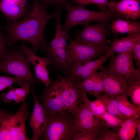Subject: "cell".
<instances>
[{
  "label": "cell",
  "mask_w": 140,
  "mask_h": 140,
  "mask_svg": "<svg viewBox=\"0 0 140 140\" xmlns=\"http://www.w3.org/2000/svg\"><path fill=\"white\" fill-rule=\"evenodd\" d=\"M140 117L126 118L117 131L119 140H132L136 134Z\"/></svg>",
  "instance_id": "cell-23"
},
{
  "label": "cell",
  "mask_w": 140,
  "mask_h": 140,
  "mask_svg": "<svg viewBox=\"0 0 140 140\" xmlns=\"http://www.w3.org/2000/svg\"><path fill=\"white\" fill-rule=\"evenodd\" d=\"M47 54L56 71H60L67 75H71L66 48H58Z\"/></svg>",
  "instance_id": "cell-22"
},
{
  "label": "cell",
  "mask_w": 140,
  "mask_h": 140,
  "mask_svg": "<svg viewBox=\"0 0 140 140\" xmlns=\"http://www.w3.org/2000/svg\"><path fill=\"white\" fill-rule=\"evenodd\" d=\"M103 75L104 91L111 96L128 97L134 81L131 79L102 65L99 69Z\"/></svg>",
  "instance_id": "cell-8"
},
{
  "label": "cell",
  "mask_w": 140,
  "mask_h": 140,
  "mask_svg": "<svg viewBox=\"0 0 140 140\" xmlns=\"http://www.w3.org/2000/svg\"><path fill=\"white\" fill-rule=\"evenodd\" d=\"M31 63L19 48H10L0 59V73L4 72L13 75L24 80L30 86L41 83L39 80L34 76L30 68Z\"/></svg>",
  "instance_id": "cell-2"
},
{
  "label": "cell",
  "mask_w": 140,
  "mask_h": 140,
  "mask_svg": "<svg viewBox=\"0 0 140 140\" xmlns=\"http://www.w3.org/2000/svg\"><path fill=\"white\" fill-rule=\"evenodd\" d=\"M27 104L22 102L13 115L5 111L0 119V140H27L25 122L30 115Z\"/></svg>",
  "instance_id": "cell-4"
},
{
  "label": "cell",
  "mask_w": 140,
  "mask_h": 140,
  "mask_svg": "<svg viewBox=\"0 0 140 140\" xmlns=\"http://www.w3.org/2000/svg\"><path fill=\"white\" fill-rule=\"evenodd\" d=\"M57 16L55 19L57 25L55 29V32L54 37L51 41L48 42V45L44 50L47 54L59 48H66L67 40L70 39L69 35L67 32L62 29L60 21V13L63 7H57Z\"/></svg>",
  "instance_id": "cell-18"
},
{
  "label": "cell",
  "mask_w": 140,
  "mask_h": 140,
  "mask_svg": "<svg viewBox=\"0 0 140 140\" xmlns=\"http://www.w3.org/2000/svg\"><path fill=\"white\" fill-rule=\"evenodd\" d=\"M104 126L101 120L86 107L81 100L77 109L73 123L75 131L91 132L98 135Z\"/></svg>",
  "instance_id": "cell-10"
},
{
  "label": "cell",
  "mask_w": 140,
  "mask_h": 140,
  "mask_svg": "<svg viewBox=\"0 0 140 140\" xmlns=\"http://www.w3.org/2000/svg\"><path fill=\"white\" fill-rule=\"evenodd\" d=\"M80 5H72L67 3L64 6L67 16L65 23L61 26L62 29L67 32L72 27L79 24L84 25L92 22H109L113 18H121L116 13L108 8L104 11H96L86 9Z\"/></svg>",
  "instance_id": "cell-3"
},
{
  "label": "cell",
  "mask_w": 140,
  "mask_h": 140,
  "mask_svg": "<svg viewBox=\"0 0 140 140\" xmlns=\"http://www.w3.org/2000/svg\"><path fill=\"white\" fill-rule=\"evenodd\" d=\"M66 47L67 61L71 68L74 65L84 64L102 55L103 52L96 48L70 39Z\"/></svg>",
  "instance_id": "cell-9"
},
{
  "label": "cell",
  "mask_w": 140,
  "mask_h": 140,
  "mask_svg": "<svg viewBox=\"0 0 140 140\" xmlns=\"http://www.w3.org/2000/svg\"><path fill=\"white\" fill-rule=\"evenodd\" d=\"M139 43H140V33L116 38L111 42V46L107 51L120 53L132 49L135 45Z\"/></svg>",
  "instance_id": "cell-21"
},
{
  "label": "cell",
  "mask_w": 140,
  "mask_h": 140,
  "mask_svg": "<svg viewBox=\"0 0 140 140\" xmlns=\"http://www.w3.org/2000/svg\"><path fill=\"white\" fill-rule=\"evenodd\" d=\"M110 32L109 22H99L91 25L88 24L84 25L82 30L74 33L75 38L74 40L78 43L94 47L104 52L109 48L106 38Z\"/></svg>",
  "instance_id": "cell-6"
},
{
  "label": "cell",
  "mask_w": 140,
  "mask_h": 140,
  "mask_svg": "<svg viewBox=\"0 0 140 140\" xmlns=\"http://www.w3.org/2000/svg\"><path fill=\"white\" fill-rule=\"evenodd\" d=\"M111 57L108 69L127 76L134 81L140 79V68H136L133 63L132 49Z\"/></svg>",
  "instance_id": "cell-12"
},
{
  "label": "cell",
  "mask_w": 140,
  "mask_h": 140,
  "mask_svg": "<svg viewBox=\"0 0 140 140\" xmlns=\"http://www.w3.org/2000/svg\"><path fill=\"white\" fill-rule=\"evenodd\" d=\"M67 3L70 4L80 5L85 6L90 4L97 6L101 11L106 10L109 3L108 0H68Z\"/></svg>",
  "instance_id": "cell-28"
},
{
  "label": "cell",
  "mask_w": 140,
  "mask_h": 140,
  "mask_svg": "<svg viewBox=\"0 0 140 140\" xmlns=\"http://www.w3.org/2000/svg\"><path fill=\"white\" fill-rule=\"evenodd\" d=\"M7 39L3 33L0 32V59L7 52Z\"/></svg>",
  "instance_id": "cell-36"
},
{
  "label": "cell",
  "mask_w": 140,
  "mask_h": 140,
  "mask_svg": "<svg viewBox=\"0 0 140 140\" xmlns=\"http://www.w3.org/2000/svg\"><path fill=\"white\" fill-rule=\"evenodd\" d=\"M39 98L47 116L63 113L66 110L61 96L60 80L58 78L44 89Z\"/></svg>",
  "instance_id": "cell-11"
},
{
  "label": "cell",
  "mask_w": 140,
  "mask_h": 140,
  "mask_svg": "<svg viewBox=\"0 0 140 140\" xmlns=\"http://www.w3.org/2000/svg\"><path fill=\"white\" fill-rule=\"evenodd\" d=\"M56 75L60 80L61 96L66 110L75 117L77 109L82 100V91L79 86L81 79L71 75L63 77L58 74Z\"/></svg>",
  "instance_id": "cell-7"
},
{
  "label": "cell",
  "mask_w": 140,
  "mask_h": 140,
  "mask_svg": "<svg viewBox=\"0 0 140 140\" xmlns=\"http://www.w3.org/2000/svg\"><path fill=\"white\" fill-rule=\"evenodd\" d=\"M105 106L107 111L124 121L126 118L120 111L118 107L117 96L109 95L105 93H101L96 97Z\"/></svg>",
  "instance_id": "cell-24"
},
{
  "label": "cell",
  "mask_w": 140,
  "mask_h": 140,
  "mask_svg": "<svg viewBox=\"0 0 140 140\" xmlns=\"http://www.w3.org/2000/svg\"><path fill=\"white\" fill-rule=\"evenodd\" d=\"M111 32L115 36L118 33H128L129 35L140 33V23L121 18L112 19L110 25Z\"/></svg>",
  "instance_id": "cell-20"
},
{
  "label": "cell",
  "mask_w": 140,
  "mask_h": 140,
  "mask_svg": "<svg viewBox=\"0 0 140 140\" xmlns=\"http://www.w3.org/2000/svg\"><path fill=\"white\" fill-rule=\"evenodd\" d=\"M10 89L8 92L3 93L2 95L1 98L4 102L9 103L13 100L15 102L14 104L17 103L18 105L21 102H22V99L15 92L14 88L12 87Z\"/></svg>",
  "instance_id": "cell-32"
},
{
  "label": "cell",
  "mask_w": 140,
  "mask_h": 140,
  "mask_svg": "<svg viewBox=\"0 0 140 140\" xmlns=\"http://www.w3.org/2000/svg\"><path fill=\"white\" fill-rule=\"evenodd\" d=\"M0 82L3 83L6 88H10L12 87V85L13 83H17L21 87L26 83L29 84L24 80L18 76L10 77L8 75L4 76H0Z\"/></svg>",
  "instance_id": "cell-30"
},
{
  "label": "cell",
  "mask_w": 140,
  "mask_h": 140,
  "mask_svg": "<svg viewBox=\"0 0 140 140\" xmlns=\"http://www.w3.org/2000/svg\"><path fill=\"white\" fill-rule=\"evenodd\" d=\"M117 132L110 130L105 125L97 136L96 140H118Z\"/></svg>",
  "instance_id": "cell-31"
},
{
  "label": "cell",
  "mask_w": 140,
  "mask_h": 140,
  "mask_svg": "<svg viewBox=\"0 0 140 140\" xmlns=\"http://www.w3.org/2000/svg\"><path fill=\"white\" fill-rule=\"evenodd\" d=\"M128 96L131 98L134 106L140 108V79L133 82L130 89Z\"/></svg>",
  "instance_id": "cell-29"
},
{
  "label": "cell",
  "mask_w": 140,
  "mask_h": 140,
  "mask_svg": "<svg viewBox=\"0 0 140 140\" xmlns=\"http://www.w3.org/2000/svg\"><path fill=\"white\" fill-rule=\"evenodd\" d=\"M31 91L34 101V105L29 124L33 132L30 140H38L41 139L47 123V116L42 104L40 103L37 99L34 86H32Z\"/></svg>",
  "instance_id": "cell-14"
},
{
  "label": "cell",
  "mask_w": 140,
  "mask_h": 140,
  "mask_svg": "<svg viewBox=\"0 0 140 140\" xmlns=\"http://www.w3.org/2000/svg\"><path fill=\"white\" fill-rule=\"evenodd\" d=\"M33 9L22 21L7 23L4 27L0 28L6 30L8 35L6 37L7 45L12 46L14 43L19 40L27 41L32 46L35 53L40 48L43 50L47 46L48 42L44 37V29L48 21L57 17V11L49 14L46 11L48 6L41 0H32Z\"/></svg>",
  "instance_id": "cell-1"
},
{
  "label": "cell",
  "mask_w": 140,
  "mask_h": 140,
  "mask_svg": "<svg viewBox=\"0 0 140 140\" xmlns=\"http://www.w3.org/2000/svg\"><path fill=\"white\" fill-rule=\"evenodd\" d=\"M79 86L86 94L96 97L104 91L103 75L101 72H96L88 78L80 81Z\"/></svg>",
  "instance_id": "cell-19"
},
{
  "label": "cell",
  "mask_w": 140,
  "mask_h": 140,
  "mask_svg": "<svg viewBox=\"0 0 140 140\" xmlns=\"http://www.w3.org/2000/svg\"><path fill=\"white\" fill-rule=\"evenodd\" d=\"M30 86V85L27 83L21 88H14L15 92L22 100V102H25L27 95L29 93H31V92L29 90Z\"/></svg>",
  "instance_id": "cell-34"
},
{
  "label": "cell",
  "mask_w": 140,
  "mask_h": 140,
  "mask_svg": "<svg viewBox=\"0 0 140 140\" xmlns=\"http://www.w3.org/2000/svg\"><path fill=\"white\" fill-rule=\"evenodd\" d=\"M127 98L125 96H117L120 111L126 118L139 117L140 108H137L131 104Z\"/></svg>",
  "instance_id": "cell-25"
},
{
  "label": "cell",
  "mask_w": 140,
  "mask_h": 140,
  "mask_svg": "<svg viewBox=\"0 0 140 140\" xmlns=\"http://www.w3.org/2000/svg\"><path fill=\"white\" fill-rule=\"evenodd\" d=\"M81 99L84 106L94 116L102 115L107 111L103 103L98 99L90 101L86 94L82 91Z\"/></svg>",
  "instance_id": "cell-26"
},
{
  "label": "cell",
  "mask_w": 140,
  "mask_h": 140,
  "mask_svg": "<svg viewBox=\"0 0 140 140\" xmlns=\"http://www.w3.org/2000/svg\"><path fill=\"white\" fill-rule=\"evenodd\" d=\"M95 116L101 120L105 125L113 128L116 132L118 130L124 121L107 111L102 115Z\"/></svg>",
  "instance_id": "cell-27"
},
{
  "label": "cell",
  "mask_w": 140,
  "mask_h": 140,
  "mask_svg": "<svg viewBox=\"0 0 140 140\" xmlns=\"http://www.w3.org/2000/svg\"><path fill=\"white\" fill-rule=\"evenodd\" d=\"M114 54V53L107 51L105 54L97 59L90 61L83 65H75L70 68L71 75L83 80H85L96 72L106 60Z\"/></svg>",
  "instance_id": "cell-16"
},
{
  "label": "cell",
  "mask_w": 140,
  "mask_h": 140,
  "mask_svg": "<svg viewBox=\"0 0 140 140\" xmlns=\"http://www.w3.org/2000/svg\"><path fill=\"white\" fill-rule=\"evenodd\" d=\"M136 134L137 135V140H140V122H139L137 126V131Z\"/></svg>",
  "instance_id": "cell-38"
},
{
  "label": "cell",
  "mask_w": 140,
  "mask_h": 140,
  "mask_svg": "<svg viewBox=\"0 0 140 140\" xmlns=\"http://www.w3.org/2000/svg\"><path fill=\"white\" fill-rule=\"evenodd\" d=\"M140 0H110L108 8L121 17L135 21L140 17Z\"/></svg>",
  "instance_id": "cell-15"
},
{
  "label": "cell",
  "mask_w": 140,
  "mask_h": 140,
  "mask_svg": "<svg viewBox=\"0 0 140 140\" xmlns=\"http://www.w3.org/2000/svg\"><path fill=\"white\" fill-rule=\"evenodd\" d=\"M133 58L136 62V66L140 68V43L135 45L132 48Z\"/></svg>",
  "instance_id": "cell-35"
},
{
  "label": "cell",
  "mask_w": 140,
  "mask_h": 140,
  "mask_svg": "<svg viewBox=\"0 0 140 140\" xmlns=\"http://www.w3.org/2000/svg\"><path fill=\"white\" fill-rule=\"evenodd\" d=\"M47 116L42 135L43 140H71L77 132L73 123L75 116L68 111Z\"/></svg>",
  "instance_id": "cell-5"
},
{
  "label": "cell",
  "mask_w": 140,
  "mask_h": 140,
  "mask_svg": "<svg viewBox=\"0 0 140 140\" xmlns=\"http://www.w3.org/2000/svg\"><path fill=\"white\" fill-rule=\"evenodd\" d=\"M5 111V110L0 109V119L2 115L3 114Z\"/></svg>",
  "instance_id": "cell-39"
},
{
  "label": "cell",
  "mask_w": 140,
  "mask_h": 140,
  "mask_svg": "<svg viewBox=\"0 0 140 140\" xmlns=\"http://www.w3.org/2000/svg\"><path fill=\"white\" fill-rule=\"evenodd\" d=\"M18 48L23 52L33 65L36 78L43 82L46 87L49 86L52 82L49 77L50 72L47 68L48 65H53L50 57L37 56L32 49L27 47L25 41H23Z\"/></svg>",
  "instance_id": "cell-13"
},
{
  "label": "cell",
  "mask_w": 140,
  "mask_h": 140,
  "mask_svg": "<svg viewBox=\"0 0 140 140\" xmlns=\"http://www.w3.org/2000/svg\"><path fill=\"white\" fill-rule=\"evenodd\" d=\"M48 6H62L63 8L67 3L68 0H41Z\"/></svg>",
  "instance_id": "cell-37"
},
{
  "label": "cell",
  "mask_w": 140,
  "mask_h": 140,
  "mask_svg": "<svg viewBox=\"0 0 140 140\" xmlns=\"http://www.w3.org/2000/svg\"><path fill=\"white\" fill-rule=\"evenodd\" d=\"M12 1H21V0H11Z\"/></svg>",
  "instance_id": "cell-40"
},
{
  "label": "cell",
  "mask_w": 140,
  "mask_h": 140,
  "mask_svg": "<svg viewBox=\"0 0 140 140\" xmlns=\"http://www.w3.org/2000/svg\"><path fill=\"white\" fill-rule=\"evenodd\" d=\"M27 0H0V10L6 17L7 23L18 22L26 15Z\"/></svg>",
  "instance_id": "cell-17"
},
{
  "label": "cell",
  "mask_w": 140,
  "mask_h": 140,
  "mask_svg": "<svg viewBox=\"0 0 140 140\" xmlns=\"http://www.w3.org/2000/svg\"><path fill=\"white\" fill-rule=\"evenodd\" d=\"M98 135L89 132H77L72 140H96Z\"/></svg>",
  "instance_id": "cell-33"
}]
</instances>
